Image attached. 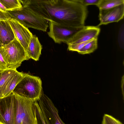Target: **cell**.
I'll use <instances>...</instances> for the list:
<instances>
[{"label":"cell","mask_w":124,"mask_h":124,"mask_svg":"<svg viewBox=\"0 0 124 124\" xmlns=\"http://www.w3.org/2000/svg\"><path fill=\"white\" fill-rule=\"evenodd\" d=\"M0 2L5 7L7 10L20 8L22 6L18 0H0Z\"/></svg>","instance_id":"obj_17"},{"label":"cell","mask_w":124,"mask_h":124,"mask_svg":"<svg viewBox=\"0 0 124 124\" xmlns=\"http://www.w3.org/2000/svg\"><path fill=\"white\" fill-rule=\"evenodd\" d=\"M10 17L7 12L0 10V21L8 20Z\"/></svg>","instance_id":"obj_23"},{"label":"cell","mask_w":124,"mask_h":124,"mask_svg":"<svg viewBox=\"0 0 124 124\" xmlns=\"http://www.w3.org/2000/svg\"><path fill=\"white\" fill-rule=\"evenodd\" d=\"M29 0H18L22 4V6L25 5Z\"/></svg>","instance_id":"obj_27"},{"label":"cell","mask_w":124,"mask_h":124,"mask_svg":"<svg viewBox=\"0 0 124 124\" xmlns=\"http://www.w3.org/2000/svg\"><path fill=\"white\" fill-rule=\"evenodd\" d=\"M58 0H29L27 2L54 3L57 2Z\"/></svg>","instance_id":"obj_24"},{"label":"cell","mask_w":124,"mask_h":124,"mask_svg":"<svg viewBox=\"0 0 124 124\" xmlns=\"http://www.w3.org/2000/svg\"><path fill=\"white\" fill-rule=\"evenodd\" d=\"M102 123L103 124H122L118 120L116 119L111 116L106 114L104 115Z\"/></svg>","instance_id":"obj_20"},{"label":"cell","mask_w":124,"mask_h":124,"mask_svg":"<svg viewBox=\"0 0 124 124\" xmlns=\"http://www.w3.org/2000/svg\"><path fill=\"white\" fill-rule=\"evenodd\" d=\"M16 69H7L2 71L0 77V87L16 73Z\"/></svg>","instance_id":"obj_18"},{"label":"cell","mask_w":124,"mask_h":124,"mask_svg":"<svg viewBox=\"0 0 124 124\" xmlns=\"http://www.w3.org/2000/svg\"><path fill=\"white\" fill-rule=\"evenodd\" d=\"M42 48L38 37L33 35L26 50L28 60L31 59L36 61H39Z\"/></svg>","instance_id":"obj_14"},{"label":"cell","mask_w":124,"mask_h":124,"mask_svg":"<svg viewBox=\"0 0 124 124\" xmlns=\"http://www.w3.org/2000/svg\"><path fill=\"white\" fill-rule=\"evenodd\" d=\"M34 103L37 124H64L52 101L43 92L39 99Z\"/></svg>","instance_id":"obj_2"},{"label":"cell","mask_w":124,"mask_h":124,"mask_svg":"<svg viewBox=\"0 0 124 124\" xmlns=\"http://www.w3.org/2000/svg\"><path fill=\"white\" fill-rule=\"evenodd\" d=\"M6 69V64L2 54L1 47L0 46V71L1 72Z\"/></svg>","instance_id":"obj_22"},{"label":"cell","mask_w":124,"mask_h":124,"mask_svg":"<svg viewBox=\"0 0 124 124\" xmlns=\"http://www.w3.org/2000/svg\"><path fill=\"white\" fill-rule=\"evenodd\" d=\"M13 92L34 101L39 99L43 92L42 80L39 77L24 73Z\"/></svg>","instance_id":"obj_4"},{"label":"cell","mask_w":124,"mask_h":124,"mask_svg":"<svg viewBox=\"0 0 124 124\" xmlns=\"http://www.w3.org/2000/svg\"><path fill=\"white\" fill-rule=\"evenodd\" d=\"M99 10L100 23L97 25L99 27L102 25L118 22L122 19L124 16V3L111 8Z\"/></svg>","instance_id":"obj_9"},{"label":"cell","mask_w":124,"mask_h":124,"mask_svg":"<svg viewBox=\"0 0 124 124\" xmlns=\"http://www.w3.org/2000/svg\"><path fill=\"white\" fill-rule=\"evenodd\" d=\"M1 72L0 71V76L1 75Z\"/></svg>","instance_id":"obj_28"},{"label":"cell","mask_w":124,"mask_h":124,"mask_svg":"<svg viewBox=\"0 0 124 124\" xmlns=\"http://www.w3.org/2000/svg\"><path fill=\"white\" fill-rule=\"evenodd\" d=\"M124 3V0H99L96 6L99 9H105Z\"/></svg>","instance_id":"obj_15"},{"label":"cell","mask_w":124,"mask_h":124,"mask_svg":"<svg viewBox=\"0 0 124 124\" xmlns=\"http://www.w3.org/2000/svg\"><path fill=\"white\" fill-rule=\"evenodd\" d=\"M11 18L17 21L25 27L46 31L49 27L48 21L27 7L7 10Z\"/></svg>","instance_id":"obj_3"},{"label":"cell","mask_w":124,"mask_h":124,"mask_svg":"<svg viewBox=\"0 0 124 124\" xmlns=\"http://www.w3.org/2000/svg\"><path fill=\"white\" fill-rule=\"evenodd\" d=\"M8 20L15 37L26 50L32 37L33 34L28 28L16 20L10 18Z\"/></svg>","instance_id":"obj_10"},{"label":"cell","mask_w":124,"mask_h":124,"mask_svg":"<svg viewBox=\"0 0 124 124\" xmlns=\"http://www.w3.org/2000/svg\"><path fill=\"white\" fill-rule=\"evenodd\" d=\"M100 29L97 26H84L74 36L67 45L97 38Z\"/></svg>","instance_id":"obj_11"},{"label":"cell","mask_w":124,"mask_h":124,"mask_svg":"<svg viewBox=\"0 0 124 124\" xmlns=\"http://www.w3.org/2000/svg\"><path fill=\"white\" fill-rule=\"evenodd\" d=\"M25 6L48 21L69 27L85 26L88 14L87 6L67 0L54 3L28 2Z\"/></svg>","instance_id":"obj_1"},{"label":"cell","mask_w":124,"mask_h":124,"mask_svg":"<svg viewBox=\"0 0 124 124\" xmlns=\"http://www.w3.org/2000/svg\"><path fill=\"white\" fill-rule=\"evenodd\" d=\"M122 79L121 81L122 85L121 87L122 88V94H123V98L124 97V75L122 77Z\"/></svg>","instance_id":"obj_26"},{"label":"cell","mask_w":124,"mask_h":124,"mask_svg":"<svg viewBox=\"0 0 124 124\" xmlns=\"http://www.w3.org/2000/svg\"><path fill=\"white\" fill-rule=\"evenodd\" d=\"M92 39L79 43L69 44L68 45V49L70 51H76L78 52L86 44Z\"/></svg>","instance_id":"obj_19"},{"label":"cell","mask_w":124,"mask_h":124,"mask_svg":"<svg viewBox=\"0 0 124 124\" xmlns=\"http://www.w3.org/2000/svg\"><path fill=\"white\" fill-rule=\"evenodd\" d=\"M15 37L8 20L0 21V46L8 44Z\"/></svg>","instance_id":"obj_13"},{"label":"cell","mask_w":124,"mask_h":124,"mask_svg":"<svg viewBox=\"0 0 124 124\" xmlns=\"http://www.w3.org/2000/svg\"><path fill=\"white\" fill-rule=\"evenodd\" d=\"M13 92L16 101V124H37L34 101Z\"/></svg>","instance_id":"obj_6"},{"label":"cell","mask_w":124,"mask_h":124,"mask_svg":"<svg viewBox=\"0 0 124 124\" xmlns=\"http://www.w3.org/2000/svg\"><path fill=\"white\" fill-rule=\"evenodd\" d=\"M16 101L13 92L0 98V124H16Z\"/></svg>","instance_id":"obj_8"},{"label":"cell","mask_w":124,"mask_h":124,"mask_svg":"<svg viewBox=\"0 0 124 124\" xmlns=\"http://www.w3.org/2000/svg\"><path fill=\"white\" fill-rule=\"evenodd\" d=\"M97 38L93 39L86 44L78 52L81 54H90L93 52L97 48Z\"/></svg>","instance_id":"obj_16"},{"label":"cell","mask_w":124,"mask_h":124,"mask_svg":"<svg viewBox=\"0 0 124 124\" xmlns=\"http://www.w3.org/2000/svg\"><path fill=\"white\" fill-rule=\"evenodd\" d=\"M74 2L79 3L83 5L87 6L90 5L96 6L99 0H67Z\"/></svg>","instance_id":"obj_21"},{"label":"cell","mask_w":124,"mask_h":124,"mask_svg":"<svg viewBox=\"0 0 124 124\" xmlns=\"http://www.w3.org/2000/svg\"><path fill=\"white\" fill-rule=\"evenodd\" d=\"M24 73L17 70L0 87V98L11 94L16 85L23 78Z\"/></svg>","instance_id":"obj_12"},{"label":"cell","mask_w":124,"mask_h":124,"mask_svg":"<svg viewBox=\"0 0 124 124\" xmlns=\"http://www.w3.org/2000/svg\"><path fill=\"white\" fill-rule=\"evenodd\" d=\"M0 10L5 12H7V11L5 7L0 2Z\"/></svg>","instance_id":"obj_25"},{"label":"cell","mask_w":124,"mask_h":124,"mask_svg":"<svg viewBox=\"0 0 124 124\" xmlns=\"http://www.w3.org/2000/svg\"><path fill=\"white\" fill-rule=\"evenodd\" d=\"M1 47L7 69H16L23 62L28 60L26 50L15 37L9 43Z\"/></svg>","instance_id":"obj_5"},{"label":"cell","mask_w":124,"mask_h":124,"mask_svg":"<svg viewBox=\"0 0 124 124\" xmlns=\"http://www.w3.org/2000/svg\"><path fill=\"white\" fill-rule=\"evenodd\" d=\"M47 34L56 43H64L67 45L75 35L82 27L77 28L61 25L49 21Z\"/></svg>","instance_id":"obj_7"}]
</instances>
